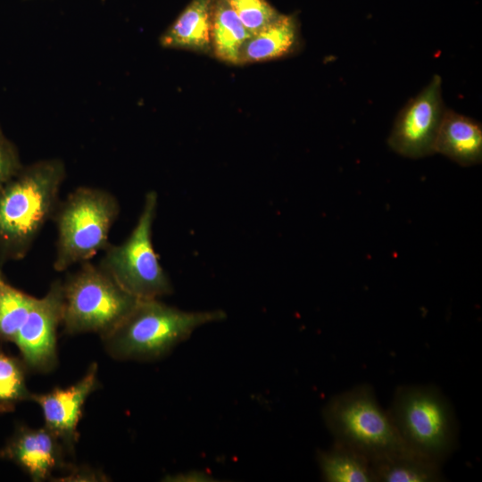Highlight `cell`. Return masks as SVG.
<instances>
[{
  "label": "cell",
  "instance_id": "1",
  "mask_svg": "<svg viewBox=\"0 0 482 482\" xmlns=\"http://www.w3.org/2000/svg\"><path fill=\"white\" fill-rule=\"evenodd\" d=\"M66 174L57 158L21 170L0 188V259H23L44 225L55 212Z\"/></svg>",
  "mask_w": 482,
  "mask_h": 482
},
{
  "label": "cell",
  "instance_id": "7",
  "mask_svg": "<svg viewBox=\"0 0 482 482\" xmlns=\"http://www.w3.org/2000/svg\"><path fill=\"white\" fill-rule=\"evenodd\" d=\"M158 195L145 194L143 207L129 236L119 245H109L98 264L125 291L137 299H160L173 292L153 244V226Z\"/></svg>",
  "mask_w": 482,
  "mask_h": 482
},
{
  "label": "cell",
  "instance_id": "10",
  "mask_svg": "<svg viewBox=\"0 0 482 482\" xmlns=\"http://www.w3.org/2000/svg\"><path fill=\"white\" fill-rule=\"evenodd\" d=\"M63 447L62 441L47 428L20 425L0 448V459L17 465L33 481H44L54 470L66 466Z\"/></svg>",
  "mask_w": 482,
  "mask_h": 482
},
{
  "label": "cell",
  "instance_id": "17",
  "mask_svg": "<svg viewBox=\"0 0 482 482\" xmlns=\"http://www.w3.org/2000/svg\"><path fill=\"white\" fill-rule=\"evenodd\" d=\"M316 459L327 482H375L370 460L342 443L334 441L330 448L319 450Z\"/></svg>",
  "mask_w": 482,
  "mask_h": 482
},
{
  "label": "cell",
  "instance_id": "13",
  "mask_svg": "<svg viewBox=\"0 0 482 482\" xmlns=\"http://www.w3.org/2000/svg\"><path fill=\"white\" fill-rule=\"evenodd\" d=\"M301 33L297 18L282 14L251 36L245 42L240 65L263 62L287 57L301 47Z\"/></svg>",
  "mask_w": 482,
  "mask_h": 482
},
{
  "label": "cell",
  "instance_id": "5",
  "mask_svg": "<svg viewBox=\"0 0 482 482\" xmlns=\"http://www.w3.org/2000/svg\"><path fill=\"white\" fill-rule=\"evenodd\" d=\"M322 418L334 441L357 450L370 461L409 449L369 384L332 396L322 410Z\"/></svg>",
  "mask_w": 482,
  "mask_h": 482
},
{
  "label": "cell",
  "instance_id": "6",
  "mask_svg": "<svg viewBox=\"0 0 482 482\" xmlns=\"http://www.w3.org/2000/svg\"><path fill=\"white\" fill-rule=\"evenodd\" d=\"M137 300L88 261L62 283V323L66 333L94 332L102 337L122 321Z\"/></svg>",
  "mask_w": 482,
  "mask_h": 482
},
{
  "label": "cell",
  "instance_id": "9",
  "mask_svg": "<svg viewBox=\"0 0 482 482\" xmlns=\"http://www.w3.org/2000/svg\"><path fill=\"white\" fill-rule=\"evenodd\" d=\"M62 320V282H54L47 293L35 297L12 343L27 369L47 372L57 362L56 331Z\"/></svg>",
  "mask_w": 482,
  "mask_h": 482
},
{
  "label": "cell",
  "instance_id": "19",
  "mask_svg": "<svg viewBox=\"0 0 482 482\" xmlns=\"http://www.w3.org/2000/svg\"><path fill=\"white\" fill-rule=\"evenodd\" d=\"M34 299L6 282L0 285V340L12 342Z\"/></svg>",
  "mask_w": 482,
  "mask_h": 482
},
{
  "label": "cell",
  "instance_id": "14",
  "mask_svg": "<svg viewBox=\"0 0 482 482\" xmlns=\"http://www.w3.org/2000/svg\"><path fill=\"white\" fill-rule=\"evenodd\" d=\"M212 0H191L159 41L164 48L212 53Z\"/></svg>",
  "mask_w": 482,
  "mask_h": 482
},
{
  "label": "cell",
  "instance_id": "8",
  "mask_svg": "<svg viewBox=\"0 0 482 482\" xmlns=\"http://www.w3.org/2000/svg\"><path fill=\"white\" fill-rule=\"evenodd\" d=\"M445 111L442 79L435 74L398 112L387 138L388 146L395 153L411 159L433 154Z\"/></svg>",
  "mask_w": 482,
  "mask_h": 482
},
{
  "label": "cell",
  "instance_id": "18",
  "mask_svg": "<svg viewBox=\"0 0 482 482\" xmlns=\"http://www.w3.org/2000/svg\"><path fill=\"white\" fill-rule=\"evenodd\" d=\"M26 370L21 359L0 352V414L13 411L20 403L30 400Z\"/></svg>",
  "mask_w": 482,
  "mask_h": 482
},
{
  "label": "cell",
  "instance_id": "3",
  "mask_svg": "<svg viewBox=\"0 0 482 482\" xmlns=\"http://www.w3.org/2000/svg\"><path fill=\"white\" fill-rule=\"evenodd\" d=\"M387 412L404 445L416 453L442 465L456 450V415L436 386H399Z\"/></svg>",
  "mask_w": 482,
  "mask_h": 482
},
{
  "label": "cell",
  "instance_id": "22",
  "mask_svg": "<svg viewBox=\"0 0 482 482\" xmlns=\"http://www.w3.org/2000/svg\"><path fill=\"white\" fill-rule=\"evenodd\" d=\"M166 478V481L177 482H204L212 480V478L208 473L197 470L170 475Z\"/></svg>",
  "mask_w": 482,
  "mask_h": 482
},
{
  "label": "cell",
  "instance_id": "23",
  "mask_svg": "<svg viewBox=\"0 0 482 482\" xmlns=\"http://www.w3.org/2000/svg\"><path fill=\"white\" fill-rule=\"evenodd\" d=\"M103 477H98L97 474H96L95 471H90L89 470H71V474L67 476L65 478L66 480H78V478H80L79 480H84L83 478H87V480H92L90 478H93L94 481L98 480L97 478Z\"/></svg>",
  "mask_w": 482,
  "mask_h": 482
},
{
  "label": "cell",
  "instance_id": "12",
  "mask_svg": "<svg viewBox=\"0 0 482 482\" xmlns=\"http://www.w3.org/2000/svg\"><path fill=\"white\" fill-rule=\"evenodd\" d=\"M440 154L461 166L482 161V126L473 118L446 109L434 145Z\"/></svg>",
  "mask_w": 482,
  "mask_h": 482
},
{
  "label": "cell",
  "instance_id": "24",
  "mask_svg": "<svg viewBox=\"0 0 482 482\" xmlns=\"http://www.w3.org/2000/svg\"><path fill=\"white\" fill-rule=\"evenodd\" d=\"M6 282L2 272L0 271V285Z\"/></svg>",
  "mask_w": 482,
  "mask_h": 482
},
{
  "label": "cell",
  "instance_id": "2",
  "mask_svg": "<svg viewBox=\"0 0 482 482\" xmlns=\"http://www.w3.org/2000/svg\"><path fill=\"white\" fill-rule=\"evenodd\" d=\"M220 309L184 311L158 298L138 299L131 312L102 337L109 355L123 361H154L170 353L200 327L221 321Z\"/></svg>",
  "mask_w": 482,
  "mask_h": 482
},
{
  "label": "cell",
  "instance_id": "11",
  "mask_svg": "<svg viewBox=\"0 0 482 482\" xmlns=\"http://www.w3.org/2000/svg\"><path fill=\"white\" fill-rule=\"evenodd\" d=\"M97 385V363L95 362L78 382L68 387L54 388L46 394H31L30 400L36 402L42 410L45 427L67 449H72L79 438L77 428L84 403Z\"/></svg>",
  "mask_w": 482,
  "mask_h": 482
},
{
  "label": "cell",
  "instance_id": "16",
  "mask_svg": "<svg viewBox=\"0 0 482 482\" xmlns=\"http://www.w3.org/2000/svg\"><path fill=\"white\" fill-rule=\"evenodd\" d=\"M251 36L225 0H212L211 41L216 59L240 65L243 47Z\"/></svg>",
  "mask_w": 482,
  "mask_h": 482
},
{
  "label": "cell",
  "instance_id": "15",
  "mask_svg": "<svg viewBox=\"0 0 482 482\" xmlns=\"http://www.w3.org/2000/svg\"><path fill=\"white\" fill-rule=\"evenodd\" d=\"M375 482H438L442 465L406 449L370 461Z\"/></svg>",
  "mask_w": 482,
  "mask_h": 482
},
{
  "label": "cell",
  "instance_id": "20",
  "mask_svg": "<svg viewBox=\"0 0 482 482\" xmlns=\"http://www.w3.org/2000/svg\"><path fill=\"white\" fill-rule=\"evenodd\" d=\"M253 35L275 21L280 12L267 0H225Z\"/></svg>",
  "mask_w": 482,
  "mask_h": 482
},
{
  "label": "cell",
  "instance_id": "4",
  "mask_svg": "<svg viewBox=\"0 0 482 482\" xmlns=\"http://www.w3.org/2000/svg\"><path fill=\"white\" fill-rule=\"evenodd\" d=\"M55 212L57 240L53 266L56 271H63L88 262L107 248L120 204L105 189L79 187L60 204Z\"/></svg>",
  "mask_w": 482,
  "mask_h": 482
},
{
  "label": "cell",
  "instance_id": "21",
  "mask_svg": "<svg viewBox=\"0 0 482 482\" xmlns=\"http://www.w3.org/2000/svg\"><path fill=\"white\" fill-rule=\"evenodd\" d=\"M22 167L17 148L0 127V188Z\"/></svg>",
  "mask_w": 482,
  "mask_h": 482
}]
</instances>
